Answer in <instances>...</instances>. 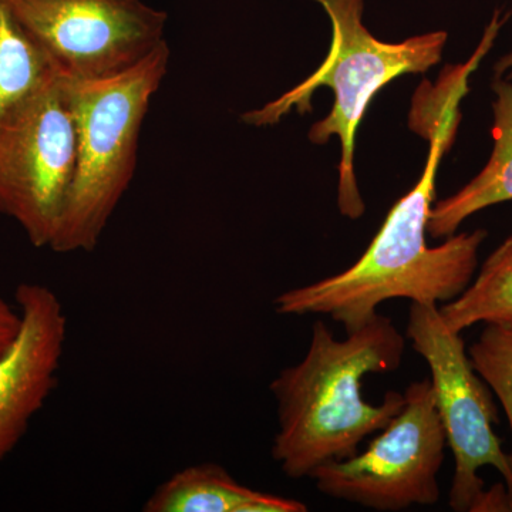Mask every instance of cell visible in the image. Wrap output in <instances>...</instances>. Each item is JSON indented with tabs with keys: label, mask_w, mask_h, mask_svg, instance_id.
<instances>
[{
	"label": "cell",
	"mask_w": 512,
	"mask_h": 512,
	"mask_svg": "<svg viewBox=\"0 0 512 512\" xmlns=\"http://www.w3.org/2000/svg\"><path fill=\"white\" fill-rule=\"evenodd\" d=\"M404 348L406 339L383 315L343 340L315 322L306 356L271 383L279 423L271 453L285 476L311 477L325 464L355 456L363 440L402 412L404 393L390 390L382 403H369L362 380L396 372Z\"/></svg>",
	"instance_id": "1"
},
{
	"label": "cell",
	"mask_w": 512,
	"mask_h": 512,
	"mask_svg": "<svg viewBox=\"0 0 512 512\" xmlns=\"http://www.w3.org/2000/svg\"><path fill=\"white\" fill-rule=\"evenodd\" d=\"M454 128H437L420 180L393 205L365 254L346 271L276 296L281 315H328L355 332L375 319L382 303L404 298L437 305L456 299L473 282L478 252L488 232L476 229L446 238L437 247L426 241L436 197L440 158Z\"/></svg>",
	"instance_id": "2"
},
{
	"label": "cell",
	"mask_w": 512,
	"mask_h": 512,
	"mask_svg": "<svg viewBox=\"0 0 512 512\" xmlns=\"http://www.w3.org/2000/svg\"><path fill=\"white\" fill-rule=\"evenodd\" d=\"M332 23V45L319 69L308 79L265 104L249 111L242 120L255 127L272 126L298 110H312V97L319 87H329L335 103L329 116L313 124L309 140L326 144L338 137L342 156L339 164L338 205L340 214L359 220L366 211L355 174L356 131L370 101L384 86L403 74L424 73L443 57L446 32L410 37L400 43L377 39L363 25V0H315Z\"/></svg>",
	"instance_id": "3"
},
{
	"label": "cell",
	"mask_w": 512,
	"mask_h": 512,
	"mask_svg": "<svg viewBox=\"0 0 512 512\" xmlns=\"http://www.w3.org/2000/svg\"><path fill=\"white\" fill-rule=\"evenodd\" d=\"M161 43L146 59L114 76L64 79L76 120L77 157L72 187L50 249L92 252L126 194L137 168L138 138L154 94L170 64Z\"/></svg>",
	"instance_id": "4"
},
{
	"label": "cell",
	"mask_w": 512,
	"mask_h": 512,
	"mask_svg": "<svg viewBox=\"0 0 512 512\" xmlns=\"http://www.w3.org/2000/svg\"><path fill=\"white\" fill-rule=\"evenodd\" d=\"M407 339L430 367L437 412L454 456L448 504L457 512H512L510 456L494 433L498 410L461 333L437 305L412 302Z\"/></svg>",
	"instance_id": "5"
},
{
	"label": "cell",
	"mask_w": 512,
	"mask_h": 512,
	"mask_svg": "<svg viewBox=\"0 0 512 512\" xmlns=\"http://www.w3.org/2000/svg\"><path fill=\"white\" fill-rule=\"evenodd\" d=\"M76 157V120L62 76L0 123V214L18 222L33 247L52 244Z\"/></svg>",
	"instance_id": "6"
},
{
	"label": "cell",
	"mask_w": 512,
	"mask_h": 512,
	"mask_svg": "<svg viewBox=\"0 0 512 512\" xmlns=\"http://www.w3.org/2000/svg\"><path fill=\"white\" fill-rule=\"evenodd\" d=\"M404 399L402 412L363 453L313 471L320 493L376 511L439 503L447 437L430 379L410 384Z\"/></svg>",
	"instance_id": "7"
},
{
	"label": "cell",
	"mask_w": 512,
	"mask_h": 512,
	"mask_svg": "<svg viewBox=\"0 0 512 512\" xmlns=\"http://www.w3.org/2000/svg\"><path fill=\"white\" fill-rule=\"evenodd\" d=\"M20 25L64 79H104L165 42L167 13L141 0H9Z\"/></svg>",
	"instance_id": "8"
},
{
	"label": "cell",
	"mask_w": 512,
	"mask_h": 512,
	"mask_svg": "<svg viewBox=\"0 0 512 512\" xmlns=\"http://www.w3.org/2000/svg\"><path fill=\"white\" fill-rule=\"evenodd\" d=\"M15 299L22 329L0 357V467L56 389L67 339L66 312L49 286L19 285Z\"/></svg>",
	"instance_id": "9"
},
{
	"label": "cell",
	"mask_w": 512,
	"mask_h": 512,
	"mask_svg": "<svg viewBox=\"0 0 512 512\" xmlns=\"http://www.w3.org/2000/svg\"><path fill=\"white\" fill-rule=\"evenodd\" d=\"M144 512H305L298 500L261 493L238 483L224 467L201 463L177 471L158 485Z\"/></svg>",
	"instance_id": "10"
},
{
	"label": "cell",
	"mask_w": 512,
	"mask_h": 512,
	"mask_svg": "<svg viewBox=\"0 0 512 512\" xmlns=\"http://www.w3.org/2000/svg\"><path fill=\"white\" fill-rule=\"evenodd\" d=\"M493 90L490 160L460 191L431 207L427 234L433 238L451 237L471 215L512 200V83L497 79Z\"/></svg>",
	"instance_id": "11"
},
{
	"label": "cell",
	"mask_w": 512,
	"mask_h": 512,
	"mask_svg": "<svg viewBox=\"0 0 512 512\" xmlns=\"http://www.w3.org/2000/svg\"><path fill=\"white\" fill-rule=\"evenodd\" d=\"M57 77L42 47L20 25L9 0H0V123Z\"/></svg>",
	"instance_id": "12"
},
{
	"label": "cell",
	"mask_w": 512,
	"mask_h": 512,
	"mask_svg": "<svg viewBox=\"0 0 512 512\" xmlns=\"http://www.w3.org/2000/svg\"><path fill=\"white\" fill-rule=\"evenodd\" d=\"M440 313L457 333L478 323L512 326V234L485 259L466 291L443 303Z\"/></svg>",
	"instance_id": "13"
},
{
	"label": "cell",
	"mask_w": 512,
	"mask_h": 512,
	"mask_svg": "<svg viewBox=\"0 0 512 512\" xmlns=\"http://www.w3.org/2000/svg\"><path fill=\"white\" fill-rule=\"evenodd\" d=\"M468 356L478 375L503 404L512 440V326L485 325L481 335L468 349ZM508 456L512 468V446Z\"/></svg>",
	"instance_id": "14"
},
{
	"label": "cell",
	"mask_w": 512,
	"mask_h": 512,
	"mask_svg": "<svg viewBox=\"0 0 512 512\" xmlns=\"http://www.w3.org/2000/svg\"><path fill=\"white\" fill-rule=\"evenodd\" d=\"M22 329V313L0 298V357L12 348Z\"/></svg>",
	"instance_id": "15"
}]
</instances>
